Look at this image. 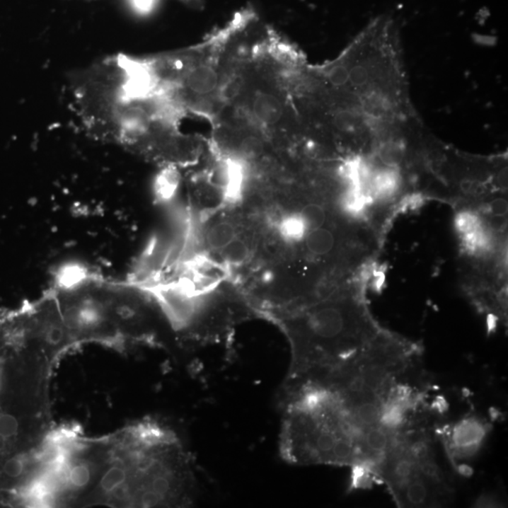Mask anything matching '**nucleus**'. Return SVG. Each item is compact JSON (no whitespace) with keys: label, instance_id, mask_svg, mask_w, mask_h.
I'll use <instances>...</instances> for the list:
<instances>
[{"label":"nucleus","instance_id":"1","mask_svg":"<svg viewBox=\"0 0 508 508\" xmlns=\"http://www.w3.org/2000/svg\"><path fill=\"white\" fill-rule=\"evenodd\" d=\"M364 287L357 285L318 304L271 316L291 347L282 396L301 385L324 381L383 329L371 315Z\"/></svg>","mask_w":508,"mask_h":508},{"label":"nucleus","instance_id":"2","mask_svg":"<svg viewBox=\"0 0 508 508\" xmlns=\"http://www.w3.org/2000/svg\"><path fill=\"white\" fill-rule=\"evenodd\" d=\"M279 453L294 465L364 469L368 430L357 425L337 393L319 383L301 385L282 396Z\"/></svg>","mask_w":508,"mask_h":508},{"label":"nucleus","instance_id":"3","mask_svg":"<svg viewBox=\"0 0 508 508\" xmlns=\"http://www.w3.org/2000/svg\"><path fill=\"white\" fill-rule=\"evenodd\" d=\"M399 507H431L451 500L452 487L437 462L432 438L409 425L396 432L376 472Z\"/></svg>","mask_w":508,"mask_h":508},{"label":"nucleus","instance_id":"4","mask_svg":"<svg viewBox=\"0 0 508 508\" xmlns=\"http://www.w3.org/2000/svg\"><path fill=\"white\" fill-rule=\"evenodd\" d=\"M490 424L483 419L470 416L458 423L446 425L439 431L448 458L456 469L464 461L475 458L489 436Z\"/></svg>","mask_w":508,"mask_h":508},{"label":"nucleus","instance_id":"5","mask_svg":"<svg viewBox=\"0 0 508 508\" xmlns=\"http://www.w3.org/2000/svg\"><path fill=\"white\" fill-rule=\"evenodd\" d=\"M250 108L253 119L265 127L278 124L284 115V102L270 91H256Z\"/></svg>","mask_w":508,"mask_h":508},{"label":"nucleus","instance_id":"6","mask_svg":"<svg viewBox=\"0 0 508 508\" xmlns=\"http://www.w3.org/2000/svg\"><path fill=\"white\" fill-rule=\"evenodd\" d=\"M298 215L308 232L332 225L329 210L319 202H308L302 205Z\"/></svg>","mask_w":508,"mask_h":508},{"label":"nucleus","instance_id":"7","mask_svg":"<svg viewBox=\"0 0 508 508\" xmlns=\"http://www.w3.org/2000/svg\"><path fill=\"white\" fill-rule=\"evenodd\" d=\"M236 236L238 233L233 224L226 221H218L208 228L205 233V242L209 250L219 253Z\"/></svg>","mask_w":508,"mask_h":508},{"label":"nucleus","instance_id":"8","mask_svg":"<svg viewBox=\"0 0 508 508\" xmlns=\"http://www.w3.org/2000/svg\"><path fill=\"white\" fill-rule=\"evenodd\" d=\"M128 472L127 464L121 463L113 465L105 472L101 479V489L103 492L113 493L119 492V498H127V486Z\"/></svg>","mask_w":508,"mask_h":508},{"label":"nucleus","instance_id":"9","mask_svg":"<svg viewBox=\"0 0 508 508\" xmlns=\"http://www.w3.org/2000/svg\"><path fill=\"white\" fill-rule=\"evenodd\" d=\"M222 261L232 267H239L245 264L250 255V249L247 241L239 238L238 236L227 244L224 249L219 250Z\"/></svg>","mask_w":508,"mask_h":508},{"label":"nucleus","instance_id":"10","mask_svg":"<svg viewBox=\"0 0 508 508\" xmlns=\"http://www.w3.org/2000/svg\"><path fill=\"white\" fill-rule=\"evenodd\" d=\"M67 478L71 486L76 487V489H82V487H85L91 482V468L87 463H83V462L74 464L69 471H68Z\"/></svg>","mask_w":508,"mask_h":508},{"label":"nucleus","instance_id":"11","mask_svg":"<svg viewBox=\"0 0 508 508\" xmlns=\"http://www.w3.org/2000/svg\"><path fill=\"white\" fill-rule=\"evenodd\" d=\"M327 79L333 87H342L347 84L350 70L345 64H335L327 73Z\"/></svg>","mask_w":508,"mask_h":508},{"label":"nucleus","instance_id":"12","mask_svg":"<svg viewBox=\"0 0 508 508\" xmlns=\"http://www.w3.org/2000/svg\"><path fill=\"white\" fill-rule=\"evenodd\" d=\"M19 424L17 419L13 415H0V437L1 438H11L18 432Z\"/></svg>","mask_w":508,"mask_h":508},{"label":"nucleus","instance_id":"13","mask_svg":"<svg viewBox=\"0 0 508 508\" xmlns=\"http://www.w3.org/2000/svg\"><path fill=\"white\" fill-rule=\"evenodd\" d=\"M24 462L17 458L8 459V461H6L4 467H3V471H4L6 475L13 478H18V476L21 475L24 472Z\"/></svg>","mask_w":508,"mask_h":508}]
</instances>
